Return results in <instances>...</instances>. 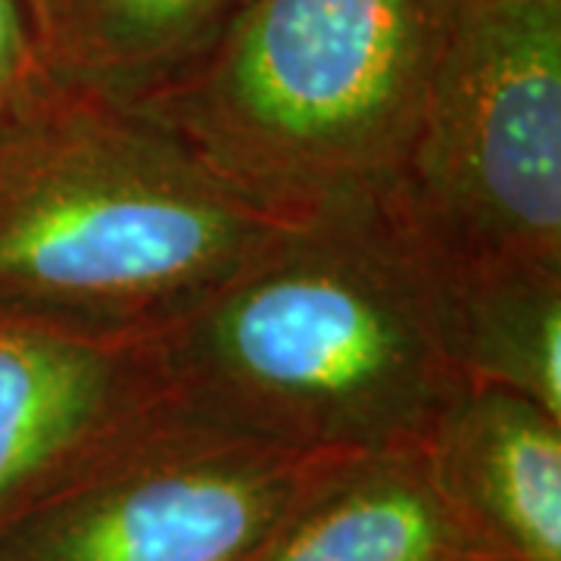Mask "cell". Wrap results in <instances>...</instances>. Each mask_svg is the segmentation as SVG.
I'll return each instance as SVG.
<instances>
[{
	"mask_svg": "<svg viewBox=\"0 0 561 561\" xmlns=\"http://www.w3.org/2000/svg\"><path fill=\"white\" fill-rule=\"evenodd\" d=\"M387 201L446 272L561 268V0H465Z\"/></svg>",
	"mask_w": 561,
	"mask_h": 561,
	"instance_id": "cell-4",
	"label": "cell"
},
{
	"mask_svg": "<svg viewBox=\"0 0 561 561\" xmlns=\"http://www.w3.org/2000/svg\"><path fill=\"white\" fill-rule=\"evenodd\" d=\"M260 561H483L443 493L427 443L328 461Z\"/></svg>",
	"mask_w": 561,
	"mask_h": 561,
	"instance_id": "cell-8",
	"label": "cell"
},
{
	"mask_svg": "<svg viewBox=\"0 0 561 561\" xmlns=\"http://www.w3.org/2000/svg\"><path fill=\"white\" fill-rule=\"evenodd\" d=\"M250 0H25L57 88L138 106L181 81Z\"/></svg>",
	"mask_w": 561,
	"mask_h": 561,
	"instance_id": "cell-9",
	"label": "cell"
},
{
	"mask_svg": "<svg viewBox=\"0 0 561 561\" xmlns=\"http://www.w3.org/2000/svg\"><path fill=\"white\" fill-rule=\"evenodd\" d=\"M465 0H250L135 110L280 216L387 201Z\"/></svg>",
	"mask_w": 561,
	"mask_h": 561,
	"instance_id": "cell-3",
	"label": "cell"
},
{
	"mask_svg": "<svg viewBox=\"0 0 561 561\" xmlns=\"http://www.w3.org/2000/svg\"><path fill=\"white\" fill-rule=\"evenodd\" d=\"M157 341L175 400L300 453L431 443L468 387L390 201L294 216Z\"/></svg>",
	"mask_w": 561,
	"mask_h": 561,
	"instance_id": "cell-1",
	"label": "cell"
},
{
	"mask_svg": "<svg viewBox=\"0 0 561 561\" xmlns=\"http://www.w3.org/2000/svg\"><path fill=\"white\" fill-rule=\"evenodd\" d=\"M440 287L465 381L512 390L561 419V268H440Z\"/></svg>",
	"mask_w": 561,
	"mask_h": 561,
	"instance_id": "cell-10",
	"label": "cell"
},
{
	"mask_svg": "<svg viewBox=\"0 0 561 561\" xmlns=\"http://www.w3.org/2000/svg\"><path fill=\"white\" fill-rule=\"evenodd\" d=\"M446 500L483 561H561V419L468 383L427 443Z\"/></svg>",
	"mask_w": 561,
	"mask_h": 561,
	"instance_id": "cell-7",
	"label": "cell"
},
{
	"mask_svg": "<svg viewBox=\"0 0 561 561\" xmlns=\"http://www.w3.org/2000/svg\"><path fill=\"white\" fill-rule=\"evenodd\" d=\"M290 219L135 106L50 84L0 119V316L160 337Z\"/></svg>",
	"mask_w": 561,
	"mask_h": 561,
	"instance_id": "cell-2",
	"label": "cell"
},
{
	"mask_svg": "<svg viewBox=\"0 0 561 561\" xmlns=\"http://www.w3.org/2000/svg\"><path fill=\"white\" fill-rule=\"evenodd\" d=\"M341 453H300L175 397L0 527V561H260Z\"/></svg>",
	"mask_w": 561,
	"mask_h": 561,
	"instance_id": "cell-5",
	"label": "cell"
},
{
	"mask_svg": "<svg viewBox=\"0 0 561 561\" xmlns=\"http://www.w3.org/2000/svg\"><path fill=\"white\" fill-rule=\"evenodd\" d=\"M54 81L41 66L25 0H0V119L44 94Z\"/></svg>",
	"mask_w": 561,
	"mask_h": 561,
	"instance_id": "cell-11",
	"label": "cell"
},
{
	"mask_svg": "<svg viewBox=\"0 0 561 561\" xmlns=\"http://www.w3.org/2000/svg\"><path fill=\"white\" fill-rule=\"evenodd\" d=\"M169 397L157 337H98L0 316V527Z\"/></svg>",
	"mask_w": 561,
	"mask_h": 561,
	"instance_id": "cell-6",
	"label": "cell"
}]
</instances>
